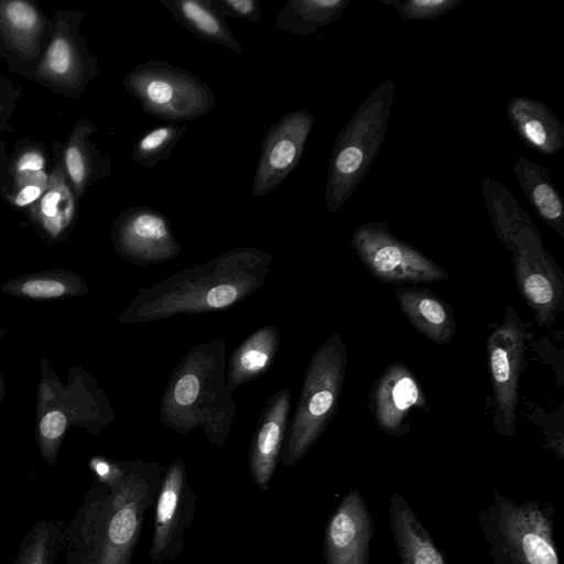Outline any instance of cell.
<instances>
[{
	"mask_svg": "<svg viewBox=\"0 0 564 564\" xmlns=\"http://www.w3.org/2000/svg\"><path fill=\"white\" fill-rule=\"evenodd\" d=\"M350 0H288L278 12L274 28L301 37L339 20Z\"/></svg>",
	"mask_w": 564,
	"mask_h": 564,
	"instance_id": "obj_19",
	"label": "cell"
},
{
	"mask_svg": "<svg viewBox=\"0 0 564 564\" xmlns=\"http://www.w3.org/2000/svg\"><path fill=\"white\" fill-rule=\"evenodd\" d=\"M50 546L48 529H39L29 540L19 564H47Z\"/></svg>",
	"mask_w": 564,
	"mask_h": 564,
	"instance_id": "obj_30",
	"label": "cell"
},
{
	"mask_svg": "<svg viewBox=\"0 0 564 564\" xmlns=\"http://www.w3.org/2000/svg\"><path fill=\"white\" fill-rule=\"evenodd\" d=\"M186 129L187 124L169 123L148 130L132 147L133 161L145 169H152L167 160Z\"/></svg>",
	"mask_w": 564,
	"mask_h": 564,
	"instance_id": "obj_25",
	"label": "cell"
},
{
	"mask_svg": "<svg viewBox=\"0 0 564 564\" xmlns=\"http://www.w3.org/2000/svg\"><path fill=\"white\" fill-rule=\"evenodd\" d=\"M4 334H6V328L4 327L0 328V340Z\"/></svg>",
	"mask_w": 564,
	"mask_h": 564,
	"instance_id": "obj_38",
	"label": "cell"
},
{
	"mask_svg": "<svg viewBox=\"0 0 564 564\" xmlns=\"http://www.w3.org/2000/svg\"><path fill=\"white\" fill-rule=\"evenodd\" d=\"M237 296V291L231 285H218L207 294V303L213 307H223L231 304Z\"/></svg>",
	"mask_w": 564,
	"mask_h": 564,
	"instance_id": "obj_32",
	"label": "cell"
},
{
	"mask_svg": "<svg viewBox=\"0 0 564 564\" xmlns=\"http://www.w3.org/2000/svg\"><path fill=\"white\" fill-rule=\"evenodd\" d=\"M389 522L401 564H447L433 536L398 491L391 497Z\"/></svg>",
	"mask_w": 564,
	"mask_h": 564,
	"instance_id": "obj_13",
	"label": "cell"
},
{
	"mask_svg": "<svg viewBox=\"0 0 564 564\" xmlns=\"http://www.w3.org/2000/svg\"><path fill=\"white\" fill-rule=\"evenodd\" d=\"M395 297L409 322L438 344H448L455 333L451 306L437 294L417 286H400Z\"/></svg>",
	"mask_w": 564,
	"mask_h": 564,
	"instance_id": "obj_14",
	"label": "cell"
},
{
	"mask_svg": "<svg viewBox=\"0 0 564 564\" xmlns=\"http://www.w3.org/2000/svg\"><path fill=\"white\" fill-rule=\"evenodd\" d=\"M182 480V469L174 466L162 487L156 506L155 532L151 550V555L155 558L163 552L170 541L181 497Z\"/></svg>",
	"mask_w": 564,
	"mask_h": 564,
	"instance_id": "obj_26",
	"label": "cell"
},
{
	"mask_svg": "<svg viewBox=\"0 0 564 564\" xmlns=\"http://www.w3.org/2000/svg\"><path fill=\"white\" fill-rule=\"evenodd\" d=\"M394 85L375 88L343 128L332 149L325 200L337 212L354 194L380 151L388 127Z\"/></svg>",
	"mask_w": 564,
	"mask_h": 564,
	"instance_id": "obj_2",
	"label": "cell"
},
{
	"mask_svg": "<svg viewBox=\"0 0 564 564\" xmlns=\"http://www.w3.org/2000/svg\"><path fill=\"white\" fill-rule=\"evenodd\" d=\"M123 86L147 115L171 123L200 118L216 105L203 79L167 61L137 65L124 76Z\"/></svg>",
	"mask_w": 564,
	"mask_h": 564,
	"instance_id": "obj_3",
	"label": "cell"
},
{
	"mask_svg": "<svg viewBox=\"0 0 564 564\" xmlns=\"http://www.w3.org/2000/svg\"><path fill=\"white\" fill-rule=\"evenodd\" d=\"M91 467L100 478L108 479L111 477V468L108 463L100 459H95L91 462Z\"/></svg>",
	"mask_w": 564,
	"mask_h": 564,
	"instance_id": "obj_36",
	"label": "cell"
},
{
	"mask_svg": "<svg viewBox=\"0 0 564 564\" xmlns=\"http://www.w3.org/2000/svg\"><path fill=\"white\" fill-rule=\"evenodd\" d=\"M85 74L77 45L58 28L40 64L39 76L61 86L78 87Z\"/></svg>",
	"mask_w": 564,
	"mask_h": 564,
	"instance_id": "obj_23",
	"label": "cell"
},
{
	"mask_svg": "<svg viewBox=\"0 0 564 564\" xmlns=\"http://www.w3.org/2000/svg\"><path fill=\"white\" fill-rule=\"evenodd\" d=\"M281 425L278 421H268L261 429L252 462L253 477L261 488H267L274 467L279 448Z\"/></svg>",
	"mask_w": 564,
	"mask_h": 564,
	"instance_id": "obj_27",
	"label": "cell"
},
{
	"mask_svg": "<svg viewBox=\"0 0 564 564\" xmlns=\"http://www.w3.org/2000/svg\"><path fill=\"white\" fill-rule=\"evenodd\" d=\"M34 210L37 224L50 240L56 241L66 234L74 218L75 199L59 165L48 176L46 189Z\"/></svg>",
	"mask_w": 564,
	"mask_h": 564,
	"instance_id": "obj_20",
	"label": "cell"
},
{
	"mask_svg": "<svg viewBox=\"0 0 564 564\" xmlns=\"http://www.w3.org/2000/svg\"><path fill=\"white\" fill-rule=\"evenodd\" d=\"M172 18L195 37L220 44L241 55L243 47L231 32L228 22L210 0H159Z\"/></svg>",
	"mask_w": 564,
	"mask_h": 564,
	"instance_id": "obj_15",
	"label": "cell"
},
{
	"mask_svg": "<svg viewBox=\"0 0 564 564\" xmlns=\"http://www.w3.org/2000/svg\"><path fill=\"white\" fill-rule=\"evenodd\" d=\"M510 252L519 291L534 312V321L550 326L563 308L564 286L561 272L534 225L518 235Z\"/></svg>",
	"mask_w": 564,
	"mask_h": 564,
	"instance_id": "obj_6",
	"label": "cell"
},
{
	"mask_svg": "<svg viewBox=\"0 0 564 564\" xmlns=\"http://www.w3.org/2000/svg\"><path fill=\"white\" fill-rule=\"evenodd\" d=\"M553 516L550 503L516 502L494 489L478 514L494 564H561Z\"/></svg>",
	"mask_w": 564,
	"mask_h": 564,
	"instance_id": "obj_1",
	"label": "cell"
},
{
	"mask_svg": "<svg viewBox=\"0 0 564 564\" xmlns=\"http://www.w3.org/2000/svg\"><path fill=\"white\" fill-rule=\"evenodd\" d=\"M507 112L519 139L542 154H555L564 145V126L543 102L528 97H513Z\"/></svg>",
	"mask_w": 564,
	"mask_h": 564,
	"instance_id": "obj_12",
	"label": "cell"
},
{
	"mask_svg": "<svg viewBox=\"0 0 564 564\" xmlns=\"http://www.w3.org/2000/svg\"><path fill=\"white\" fill-rule=\"evenodd\" d=\"M1 290L10 296L39 301L83 296L88 292L84 280L66 269L23 274L2 283Z\"/></svg>",
	"mask_w": 564,
	"mask_h": 564,
	"instance_id": "obj_18",
	"label": "cell"
},
{
	"mask_svg": "<svg viewBox=\"0 0 564 564\" xmlns=\"http://www.w3.org/2000/svg\"><path fill=\"white\" fill-rule=\"evenodd\" d=\"M527 337L524 324L518 313L512 307H507L503 323L487 340L495 426L506 436L516 435L519 378Z\"/></svg>",
	"mask_w": 564,
	"mask_h": 564,
	"instance_id": "obj_7",
	"label": "cell"
},
{
	"mask_svg": "<svg viewBox=\"0 0 564 564\" xmlns=\"http://www.w3.org/2000/svg\"><path fill=\"white\" fill-rule=\"evenodd\" d=\"M85 372L77 367L69 370L62 384L47 359L41 360L37 386L36 441L48 465L54 464L63 438L72 426H86L84 392H79Z\"/></svg>",
	"mask_w": 564,
	"mask_h": 564,
	"instance_id": "obj_5",
	"label": "cell"
},
{
	"mask_svg": "<svg viewBox=\"0 0 564 564\" xmlns=\"http://www.w3.org/2000/svg\"><path fill=\"white\" fill-rule=\"evenodd\" d=\"M395 8L403 21H433L454 10L463 0H378Z\"/></svg>",
	"mask_w": 564,
	"mask_h": 564,
	"instance_id": "obj_28",
	"label": "cell"
},
{
	"mask_svg": "<svg viewBox=\"0 0 564 564\" xmlns=\"http://www.w3.org/2000/svg\"><path fill=\"white\" fill-rule=\"evenodd\" d=\"M351 243L361 262L380 281L416 284L449 278L432 259L394 237L384 223L357 227Z\"/></svg>",
	"mask_w": 564,
	"mask_h": 564,
	"instance_id": "obj_4",
	"label": "cell"
},
{
	"mask_svg": "<svg viewBox=\"0 0 564 564\" xmlns=\"http://www.w3.org/2000/svg\"><path fill=\"white\" fill-rule=\"evenodd\" d=\"M111 508L94 564H126L138 530L137 505L131 496L118 492L111 501Z\"/></svg>",
	"mask_w": 564,
	"mask_h": 564,
	"instance_id": "obj_17",
	"label": "cell"
},
{
	"mask_svg": "<svg viewBox=\"0 0 564 564\" xmlns=\"http://www.w3.org/2000/svg\"><path fill=\"white\" fill-rule=\"evenodd\" d=\"M4 394H6V381H4L2 370L0 368V406L2 404Z\"/></svg>",
	"mask_w": 564,
	"mask_h": 564,
	"instance_id": "obj_37",
	"label": "cell"
},
{
	"mask_svg": "<svg viewBox=\"0 0 564 564\" xmlns=\"http://www.w3.org/2000/svg\"><path fill=\"white\" fill-rule=\"evenodd\" d=\"M482 195L497 236L510 251L518 235L534 224L514 197L497 181L484 180Z\"/></svg>",
	"mask_w": 564,
	"mask_h": 564,
	"instance_id": "obj_22",
	"label": "cell"
},
{
	"mask_svg": "<svg viewBox=\"0 0 564 564\" xmlns=\"http://www.w3.org/2000/svg\"><path fill=\"white\" fill-rule=\"evenodd\" d=\"M199 392V382L193 375L183 376L174 390V397L180 404L188 405L193 403Z\"/></svg>",
	"mask_w": 564,
	"mask_h": 564,
	"instance_id": "obj_31",
	"label": "cell"
},
{
	"mask_svg": "<svg viewBox=\"0 0 564 564\" xmlns=\"http://www.w3.org/2000/svg\"><path fill=\"white\" fill-rule=\"evenodd\" d=\"M42 30V17L29 2H0V32L8 45L22 57L36 55Z\"/></svg>",
	"mask_w": 564,
	"mask_h": 564,
	"instance_id": "obj_21",
	"label": "cell"
},
{
	"mask_svg": "<svg viewBox=\"0 0 564 564\" xmlns=\"http://www.w3.org/2000/svg\"><path fill=\"white\" fill-rule=\"evenodd\" d=\"M210 2L225 19L235 18L259 22L263 18V10L257 0H210Z\"/></svg>",
	"mask_w": 564,
	"mask_h": 564,
	"instance_id": "obj_29",
	"label": "cell"
},
{
	"mask_svg": "<svg viewBox=\"0 0 564 564\" xmlns=\"http://www.w3.org/2000/svg\"><path fill=\"white\" fill-rule=\"evenodd\" d=\"M45 169V159L41 152L32 150L24 152L17 161L15 173L41 171Z\"/></svg>",
	"mask_w": 564,
	"mask_h": 564,
	"instance_id": "obj_33",
	"label": "cell"
},
{
	"mask_svg": "<svg viewBox=\"0 0 564 564\" xmlns=\"http://www.w3.org/2000/svg\"><path fill=\"white\" fill-rule=\"evenodd\" d=\"M118 248L130 256L160 257L176 248L167 218L149 206L124 209L113 225Z\"/></svg>",
	"mask_w": 564,
	"mask_h": 564,
	"instance_id": "obj_11",
	"label": "cell"
},
{
	"mask_svg": "<svg viewBox=\"0 0 564 564\" xmlns=\"http://www.w3.org/2000/svg\"><path fill=\"white\" fill-rule=\"evenodd\" d=\"M513 172L534 210L553 230L564 237V207L546 167L517 156Z\"/></svg>",
	"mask_w": 564,
	"mask_h": 564,
	"instance_id": "obj_16",
	"label": "cell"
},
{
	"mask_svg": "<svg viewBox=\"0 0 564 564\" xmlns=\"http://www.w3.org/2000/svg\"><path fill=\"white\" fill-rule=\"evenodd\" d=\"M314 121L308 110L296 109L281 116L267 131L252 182L253 197L265 196L296 169Z\"/></svg>",
	"mask_w": 564,
	"mask_h": 564,
	"instance_id": "obj_8",
	"label": "cell"
},
{
	"mask_svg": "<svg viewBox=\"0 0 564 564\" xmlns=\"http://www.w3.org/2000/svg\"><path fill=\"white\" fill-rule=\"evenodd\" d=\"M44 192V188L37 186L22 187L14 194L12 202L14 205L23 207L41 198Z\"/></svg>",
	"mask_w": 564,
	"mask_h": 564,
	"instance_id": "obj_34",
	"label": "cell"
},
{
	"mask_svg": "<svg viewBox=\"0 0 564 564\" xmlns=\"http://www.w3.org/2000/svg\"><path fill=\"white\" fill-rule=\"evenodd\" d=\"M371 411L379 427L389 435L406 432L412 408H426V399L414 373L406 365L390 364L375 383L370 395Z\"/></svg>",
	"mask_w": 564,
	"mask_h": 564,
	"instance_id": "obj_10",
	"label": "cell"
},
{
	"mask_svg": "<svg viewBox=\"0 0 564 564\" xmlns=\"http://www.w3.org/2000/svg\"><path fill=\"white\" fill-rule=\"evenodd\" d=\"M373 532L372 517L361 494L350 490L334 510L325 530L327 564H369Z\"/></svg>",
	"mask_w": 564,
	"mask_h": 564,
	"instance_id": "obj_9",
	"label": "cell"
},
{
	"mask_svg": "<svg viewBox=\"0 0 564 564\" xmlns=\"http://www.w3.org/2000/svg\"><path fill=\"white\" fill-rule=\"evenodd\" d=\"M268 360L265 352L257 349L247 350L240 359L241 366L246 370L254 371L262 368Z\"/></svg>",
	"mask_w": 564,
	"mask_h": 564,
	"instance_id": "obj_35",
	"label": "cell"
},
{
	"mask_svg": "<svg viewBox=\"0 0 564 564\" xmlns=\"http://www.w3.org/2000/svg\"><path fill=\"white\" fill-rule=\"evenodd\" d=\"M96 128L87 121L78 122L64 153L65 169L77 195L83 194L89 182L109 172L108 167L95 164L87 138Z\"/></svg>",
	"mask_w": 564,
	"mask_h": 564,
	"instance_id": "obj_24",
	"label": "cell"
}]
</instances>
